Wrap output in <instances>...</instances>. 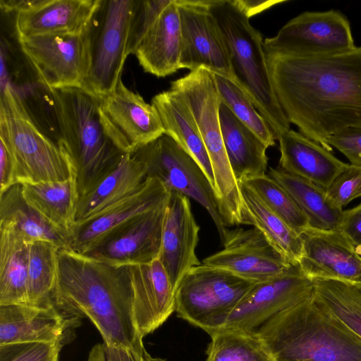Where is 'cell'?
Returning <instances> with one entry per match:
<instances>
[{
  "label": "cell",
  "instance_id": "cell-1",
  "mask_svg": "<svg viewBox=\"0 0 361 361\" xmlns=\"http://www.w3.org/2000/svg\"><path fill=\"white\" fill-rule=\"evenodd\" d=\"M272 87L290 123L330 152L332 135L361 128V47L302 55L264 43Z\"/></svg>",
  "mask_w": 361,
  "mask_h": 361
},
{
  "label": "cell",
  "instance_id": "cell-2",
  "mask_svg": "<svg viewBox=\"0 0 361 361\" xmlns=\"http://www.w3.org/2000/svg\"><path fill=\"white\" fill-rule=\"evenodd\" d=\"M54 302L70 317L89 318L106 345L137 355L147 351L134 320L128 266L109 265L60 248Z\"/></svg>",
  "mask_w": 361,
  "mask_h": 361
},
{
  "label": "cell",
  "instance_id": "cell-3",
  "mask_svg": "<svg viewBox=\"0 0 361 361\" xmlns=\"http://www.w3.org/2000/svg\"><path fill=\"white\" fill-rule=\"evenodd\" d=\"M255 331L274 361H361V338L314 293Z\"/></svg>",
  "mask_w": 361,
  "mask_h": 361
},
{
  "label": "cell",
  "instance_id": "cell-4",
  "mask_svg": "<svg viewBox=\"0 0 361 361\" xmlns=\"http://www.w3.org/2000/svg\"><path fill=\"white\" fill-rule=\"evenodd\" d=\"M49 90L56 117L58 144L71 161L80 197L114 169L126 153L105 133L96 97L80 87Z\"/></svg>",
  "mask_w": 361,
  "mask_h": 361
},
{
  "label": "cell",
  "instance_id": "cell-5",
  "mask_svg": "<svg viewBox=\"0 0 361 361\" xmlns=\"http://www.w3.org/2000/svg\"><path fill=\"white\" fill-rule=\"evenodd\" d=\"M223 35L235 80L267 122L276 140L290 130L275 95L262 34L235 0H207Z\"/></svg>",
  "mask_w": 361,
  "mask_h": 361
},
{
  "label": "cell",
  "instance_id": "cell-6",
  "mask_svg": "<svg viewBox=\"0 0 361 361\" xmlns=\"http://www.w3.org/2000/svg\"><path fill=\"white\" fill-rule=\"evenodd\" d=\"M190 109L212 168L220 214L228 227L243 224V199L239 182L231 169L221 130L220 98L214 75L204 68L171 82Z\"/></svg>",
  "mask_w": 361,
  "mask_h": 361
},
{
  "label": "cell",
  "instance_id": "cell-7",
  "mask_svg": "<svg viewBox=\"0 0 361 361\" xmlns=\"http://www.w3.org/2000/svg\"><path fill=\"white\" fill-rule=\"evenodd\" d=\"M0 135L13 153L17 183L63 181L74 176L65 150L34 121L11 81L1 85Z\"/></svg>",
  "mask_w": 361,
  "mask_h": 361
},
{
  "label": "cell",
  "instance_id": "cell-8",
  "mask_svg": "<svg viewBox=\"0 0 361 361\" xmlns=\"http://www.w3.org/2000/svg\"><path fill=\"white\" fill-rule=\"evenodd\" d=\"M255 283L226 269L200 264L180 281L176 312L210 335L222 326Z\"/></svg>",
  "mask_w": 361,
  "mask_h": 361
},
{
  "label": "cell",
  "instance_id": "cell-9",
  "mask_svg": "<svg viewBox=\"0 0 361 361\" xmlns=\"http://www.w3.org/2000/svg\"><path fill=\"white\" fill-rule=\"evenodd\" d=\"M134 0H101L87 29L90 66L82 89L96 97L113 92L130 54Z\"/></svg>",
  "mask_w": 361,
  "mask_h": 361
},
{
  "label": "cell",
  "instance_id": "cell-10",
  "mask_svg": "<svg viewBox=\"0 0 361 361\" xmlns=\"http://www.w3.org/2000/svg\"><path fill=\"white\" fill-rule=\"evenodd\" d=\"M130 154L144 164L147 178L159 180L170 192H177L202 205L223 238L227 228L214 188L198 163L173 138L164 133Z\"/></svg>",
  "mask_w": 361,
  "mask_h": 361
},
{
  "label": "cell",
  "instance_id": "cell-11",
  "mask_svg": "<svg viewBox=\"0 0 361 361\" xmlns=\"http://www.w3.org/2000/svg\"><path fill=\"white\" fill-rule=\"evenodd\" d=\"M18 39L39 82L51 90L82 87L90 66L87 30Z\"/></svg>",
  "mask_w": 361,
  "mask_h": 361
},
{
  "label": "cell",
  "instance_id": "cell-12",
  "mask_svg": "<svg viewBox=\"0 0 361 361\" xmlns=\"http://www.w3.org/2000/svg\"><path fill=\"white\" fill-rule=\"evenodd\" d=\"M313 293L314 281L298 265L291 266L276 276L256 282L219 329L255 331L276 315L308 299Z\"/></svg>",
  "mask_w": 361,
  "mask_h": 361
},
{
  "label": "cell",
  "instance_id": "cell-13",
  "mask_svg": "<svg viewBox=\"0 0 361 361\" xmlns=\"http://www.w3.org/2000/svg\"><path fill=\"white\" fill-rule=\"evenodd\" d=\"M97 99L104 130L123 152L133 153L164 134L157 109L121 78L113 92Z\"/></svg>",
  "mask_w": 361,
  "mask_h": 361
},
{
  "label": "cell",
  "instance_id": "cell-14",
  "mask_svg": "<svg viewBox=\"0 0 361 361\" xmlns=\"http://www.w3.org/2000/svg\"><path fill=\"white\" fill-rule=\"evenodd\" d=\"M176 3L181 31L180 69L204 68L236 82L227 44L207 0Z\"/></svg>",
  "mask_w": 361,
  "mask_h": 361
},
{
  "label": "cell",
  "instance_id": "cell-15",
  "mask_svg": "<svg viewBox=\"0 0 361 361\" xmlns=\"http://www.w3.org/2000/svg\"><path fill=\"white\" fill-rule=\"evenodd\" d=\"M269 45L302 55L323 56L350 51L354 44L350 23L339 11H306L285 24Z\"/></svg>",
  "mask_w": 361,
  "mask_h": 361
},
{
  "label": "cell",
  "instance_id": "cell-16",
  "mask_svg": "<svg viewBox=\"0 0 361 361\" xmlns=\"http://www.w3.org/2000/svg\"><path fill=\"white\" fill-rule=\"evenodd\" d=\"M166 204L135 217L82 255L117 267L147 264L158 259Z\"/></svg>",
  "mask_w": 361,
  "mask_h": 361
},
{
  "label": "cell",
  "instance_id": "cell-17",
  "mask_svg": "<svg viewBox=\"0 0 361 361\" xmlns=\"http://www.w3.org/2000/svg\"><path fill=\"white\" fill-rule=\"evenodd\" d=\"M221 241L223 249L204 258L202 264L255 282L276 276L293 266L257 228H227Z\"/></svg>",
  "mask_w": 361,
  "mask_h": 361
},
{
  "label": "cell",
  "instance_id": "cell-18",
  "mask_svg": "<svg viewBox=\"0 0 361 361\" xmlns=\"http://www.w3.org/2000/svg\"><path fill=\"white\" fill-rule=\"evenodd\" d=\"M101 0H0L5 12H14L18 38L56 33H82Z\"/></svg>",
  "mask_w": 361,
  "mask_h": 361
},
{
  "label": "cell",
  "instance_id": "cell-19",
  "mask_svg": "<svg viewBox=\"0 0 361 361\" xmlns=\"http://www.w3.org/2000/svg\"><path fill=\"white\" fill-rule=\"evenodd\" d=\"M169 195L170 191L159 180L147 178L135 194L75 224L69 233L67 249L84 254L111 232L166 204Z\"/></svg>",
  "mask_w": 361,
  "mask_h": 361
},
{
  "label": "cell",
  "instance_id": "cell-20",
  "mask_svg": "<svg viewBox=\"0 0 361 361\" xmlns=\"http://www.w3.org/2000/svg\"><path fill=\"white\" fill-rule=\"evenodd\" d=\"M300 236L302 255L298 266L307 277L350 283L361 281V255L338 229L310 227Z\"/></svg>",
  "mask_w": 361,
  "mask_h": 361
},
{
  "label": "cell",
  "instance_id": "cell-21",
  "mask_svg": "<svg viewBox=\"0 0 361 361\" xmlns=\"http://www.w3.org/2000/svg\"><path fill=\"white\" fill-rule=\"evenodd\" d=\"M199 232L190 199L171 191L159 259L176 290L183 276L192 267L201 264L196 255Z\"/></svg>",
  "mask_w": 361,
  "mask_h": 361
},
{
  "label": "cell",
  "instance_id": "cell-22",
  "mask_svg": "<svg viewBox=\"0 0 361 361\" xmlns=\"http://www.w3.org/2000/svg\"><path fill=\"white\" fill-rule=\"evenodd\" d=\"M128 270L134 320L144 338L176 311V289L159 258L147 264L128 266Z\"/></svg>",
  "mask_w": 361,
  "mask_h": 361
},
{
  "label": "cell",
  "instance_id": "cell-23",
  "mask_svg": "<svg viewBox=\"0 0 361 361\" xmlns=\"http://www.w3.org/2000/svg\"><path fill=\"white\" fill-rule=\"evenodd\" d=\"M75 319L56 307L0 305V345L63 343L68 326Z\"/></svg>",
  "mask_w": 361,
  "mask_h": 361
},
{
  "label": "cell",
  "instance_id": "cell-24",
  "mask_svg": "<svg viewBox=\"0 0 361 361\" xmlns=\"http://www.w3.org/2000/svg\"><path fill=\"white\" fill-rule=\"evenodd\" d=\"M279 142V168L326 190L348 164L300 133L288 130Z\"/></svg>",
  "mask_w": 361,
  "mask_h": 361
},
{
  "label": "cell",
  "instance_id": "cell-25",
  "mask_svg": "<svg viewBox=\"0 0 361 361\" xmlns=\"http://www.w3.org/2000/svg\"><path fill=\"white\" fill-rule=\"evenodd\" d=\"M181 31L176 0L166 6L144 35L134 54L143 70L157 77L180 68Z\"/></svg>",
  "mask_w": 361,
  "mask_h": 361
},
{
  "label": "cell",
  "instance_id": "cell-26",
  "mask_svg": "<svg viewBox=\"0 0 361 361\" xmlns=\"http://www.w3.org/2000/svg\"><path fill=\"white\" fill-rule=\"evenodd\" d=\"M147 179L144 164L131 154H126L88 193L79 197L75 224L135 194L144 186Z\"/></svg>",
  "mask_w": 361,
  "mask_h": 361
},
{
  "label": "cell",
  "instance_id": "cell-27",
  "mask_svg": "<svg viewBox=\"0 0 361 361\" xmlns=\"http://www.w3.org/2000/svg\"><path fill=\"white\" fill-rule=\"evenodd\" d=\"M152 104L159 114L164 133L198 163L214 188L212 168L206 147L193 114L184 99L169 89L156 94L152 99Z\"/></svg>",
  "mask_w": 361,
  "mask_h": 361
},
{
  "label": "cell",
  "instance_id": "cell-28",
  "mask_svg": "<svg viewBox=\"0 0 361 361\" xmlns=\"http://www.w3.org/2000/svg\"><path fill=\"white\" fill-rule=\"evenodd\" d=\"M219 122L226 152L238 182L266 174L268 157L265 144L220 102Z\"/></svg>",
  "mask_w": 361,
  "mask_h": 361
},
{
  "label": "cell",
  "instance_id": "cell-29",
  "mask_svg": "<svg viewBox=\"0 0 361 361\" xmlns=\"http://www.w3.org/2000/svg\"><path fill=\"white\" fill-rule=\"evenodd\" d=\"M29 244L12 224L0 221V305L27 304Z\"/></svg>",
  "mask_w": 361,
  "mask_h": 361
},
{
  "label": "cell",
  "instance_id": "cell-30",
  "mask_svg": "<svg viewBox=\"0 0 361 361\" xmlns=\"http://www.w3.org/2000/svg\"><path fill=\"white\" fill-rule=\"evenodd\" d=\"M239 183L243 224L259 229L289 264L298 266L302 255L301 236L269 209L245 183Z\"/></svg>",
  "mask_w": 361,
  "mask_h": 361
},
{
  "label": "cell",
  "instance_id": "cell-31",
  "mask_svg": "<svg viewBox=\"0 0 361 361\" xmlns=\"http://www.w3.org/2000/svg\"><path fill=\"white\" fill-rule=\"evenodd\" d=\"M0 221L12 224L29 243L47 240L60 248L68 247V234L52 225L25 200L20 183L0 192Z\"/></svg>",
  "mask_w": 361,
  "mask_h": 361
},
{
  "label": "cell",
  "instance_id": "cell-32",
  "mask_svg": "<svg viewBox=\"0 0 361 361\" xmlns=\"http://www.w3.org/2000/svg\"><path fill=\"white\" fill-rule=\"evenodd\" d=\"M269 175L291 196L307 216L310 227L338 229L343 210L329 198L325 190L279 167L270 168Z\"/></svg>",
  "mask_w": 361,
  "mask_h": 361
},
{
  "label": "cell",
  "instance_id": "cell-33",
  "mask_svg": "<svg viewBox=\"0 0 361 361\" xmlns=\"http://www.w3.org/2000/svg\"><path fill=\"white\" fill-rule=\"evenodd\" d=\"M22 188L25 200L69 238L79 198L74 176L63 181L22 184Z\"/></svg>",
  "mask_w": 361,
  "mask_h": 361
},
{
  "label": "cell",
  "instance_id": "cell-34",
  "mask_svg": "<svg viewBox=\"0 0 361 361\" xmlns=\"http://www.w3.org/2000/svg\"><path fill=\"white\" fill-rule=\"evenodd\" d=\"M60 247L47 240L29 244L27 304L39 307H56L54 302Z\"/></svg>",
  "mask_w": 361,
  "mask_h": 361
},
{
  "label": "cell",
  "instance_id": "cell-35",
  "mask_svg": "<svg viewBox=\"0 0 361 361\" xmlns=\"http://www.w3.org/2000/svg\"><path fill=\"white\" fill-rule=\"evenodd\" d=\"M210 336L205 361H274L255 331L221 329Z\"/></svg>",
  "mask_w": 361,
  "mask_h": 361
},
{
  "label": "cell",
  "instance_id": "cell-36",
  "mask_svg": "<svg viewBox=\"0 0 361 361\" xmlns=\"http://www.w3.org/2000/svg\"><path fill=\"white\" fill-rule=\"evenodd\" d=\"M314 295L361 338V293L348 282L314 279Z\"/></svg>",
  "mask_w": 361,
  "mask_h": 361
},
{
  "label": "cell",
  "instance_id": "cell-37",
  "mask_svg": "<svg viewBox=\"0 0 361 361\" xmlns=\"http://www.w3.org/2000/svg\"><path fill=\"white\" fill-rule=\"evenodd\" d=\"M240 182L250 188L269 209L300 235L310 227L307 216L291 196L269 174L252 177Z\"/></svg>",
  "mask_w": 361,
  "mask_h": 361
},
{
  "label": "cell",
  "instance_id": "cell-38",
  "mask_svg": "<svg viewBox=\"0 0 361 361\" xmlns=\"http://www.w3.org/2000/svg\"><path fill=\"white\" fill-rule=\"evenodd\" d=\"M221 102L224 103L244 125L250 128L267 147L275 145V137L269 126L255 105L233 80L213 73Z\"/></svg>",
  "mask_w": 361,
  "mask_h": 361
},
{
  "label": "cell",
  "instance_id": "cell-39",
  "mask_svg": "<svg viewBox=\"0 0 361 361\" xmlns=\"http://www.w3.org/2000/svg\"><path fill=\"white\" fill-rule=\"evenodd\" d=\"M172 0H134L128 51L134 52L145 33Z\"/></svg>",
  "mask_w": 361,
  "mask_h": 361
},
{
  "label": "cell",
  "instance_id": "cell-40",
  "mask_svg": "<svg viewBox=\"0 0 361 361\" xmlns=\"http://www.w3.org/2000/svg\"><path fill=\"white\" fill-rule=\"evenodd\" d=\"M63 343H24L0 345V361H59Z\"/></svg>",
  "mask_w": 361,
  "mask_h": 361
},
{
  "label": "cell",
  "instance_id": "cell-41",
  "mask_svg": "<svg viewBox=\"0 0 361 361\" xmlns=\"http://www.w3.org/2000/svg\"><path fill=\"white\" fill-rule=\"evenodd\" d=\"M329 198L339 208L361 197V167L348 164L326 190Z\"/></svg>",
  "mask_w": 361,
  "mask_h": 361
},
{
  "label": "cell",
  "instance_id": "cell-42",
  "mask_svg": "<svg viewBox=\"0 0 361 361\" xmlns=\"http://www.w3.org/2000/svg\"><path fill=\"white\" fill-rule=\"evenodd\" d=\"M327 144L343 154L350 164L361 167V128L343 129L330 136Z\"/></svg>",
  "mask_w": 361,
  "mask_h": 361
},
{
  "label": "cell",
  "instance_id": "cell-43",
  "mask_svg": "<svg viewBox=\"0 0 361 361\" xmlns=\"http://www.w3.org/2000/svg\"><path fill=\"white\" fill-rule=\"evenodd\" d=\"M87 361H166L154 357L147 351L142 355H135L126 350L98 343L90 350Z\"/></svg>",
  "mask_w": 361,
  "mask_h": 361
},
{
  "label": "cell",
  "instance_id": "cell-44",
  "mask_svg": "<svg viewBox=\"0 0 361 361\" xmlns=\"http://www.w3.org/2000/svg\"><path fill=\"white\" fill-rule=\"evenodd\" d=\"M338 229L361 255V203L343 211Z\"/></svg>",
  "mask_w": 361,
  "mask_h": 361
},
{
  "label": "cell",
  "instance_id": "cell-45",
  "mask_svg": "<svg viewBox=\"0 0 361 361\" xmlns=\"http://www.w3.org/2000/svg\"><path fill=\"white\" fill-rule=\"evenodd\" d=\"M16 183V166L13 153L4 137L0 135V192Z\"/></svg>",
  "mask_w": 361,
  "mask_h": 361
},
{
  "label": "cell",
  "instance_id": "cell-46",
  "mask_svg": "<svg viewBox=\"0 0 361 361\" xmlns=\"http://www.w3.org/2000/svg\"><path fill=\"white\" fill-rule=\"evenodd\" d=\"M239 8L250 18L274 5L284 2L283 0L254 1L235 0Z\"/></svg>",
  "mask_w": 361,
  "mask_h": 361
},
{
  "label": "cell",
  "instance_id": "cell-47",
  "mask_svg": "<svg viewBox=\"0 0 361 361\" xmlns=\"http://www.w3.org/2000/svg\"><path fill=\"white\" fill-rule=\"evenodd\" d=\"M350 283V282H348ZM352 284L360 293H361V281L357 282L350 283Z\"/></svg>",
  "mask_w": 361,
  "mask_h": 361
}]
</instances>
